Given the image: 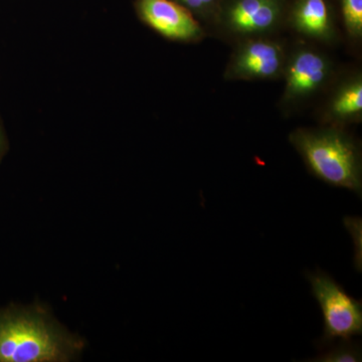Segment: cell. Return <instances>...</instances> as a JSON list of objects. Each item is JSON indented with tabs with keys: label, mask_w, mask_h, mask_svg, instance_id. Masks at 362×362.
<instances>
[{
	"label": "cell",
	"mask_w": 362,
	"mask_h": 362,
	"mask_svg": "<svg viewBox=\"0 0 362 362\" xmlns=\"http://www.w3.org/2000/svg\"><path fill=\"white\" fill-rule=\"evenodd\" d=\"M83 347L42 310L0 312V362L69 361Z\"/></svg>",
	"instance_id": "6da1fadb"
},
{
	"label": "cell",
	"mask_w": 362,
	"mask_h": 362,
	"mask_svg": "<svg viewBox=\"0 0 362 362\" xmlns=\"http://www.w3.org/2000/svg\"><path fill=\"white\" fill-rule=\"evenodd\" d=\"M291 21L298 32L316 39H326L331 33L329 7L326 0H296Z\"/></svg>",
	"instance_id": "ba28073f"
},
{
	"label": "cell",
	"mask_w": 362,
	"mask_h": 362,
	"mask_svg": "<svg viewBox=\"0 0 362 362\" xmlns=\"http://www.w3.org/2000/svg\"><path fill=\"white\" fill-rule=\"evenodd\" d=\"M361 345L351 340H342L337 345H332L329 349L322 352L320 356L311 361L318 362H356L361 361Z\"/></svg>",
	"instance_id": "30bf717a"
},
{
	"label": "cell",
	"mask_w": 362,
	"mask_h": 362,
	"mask_svg": "<svg viewBox=\"0 0 362 362\" xmlns=\"http://www.w3.org/2000/svg\"><path fill=\"white\" fill-rule=\"evenodd\" d=\"M333 115L341 120L357 118L362 111L361 80L347 85L337 95L331 105Z\"/></svg>",
	"instance_id": "9c48e42d"
},
{
	"label": "cell",
	"mask_w": 362,
	"mask_h": 362,
	"mask_svg": "<svg viewBox=\"0 0 362 362\" xmlns=\"http://www.w3.org/2000/svg\"><path fill=\"white\" fill-rule=\"evenodd\" d=\"M140 20L157 33L176 42H194L202 30L194 14L173 0H136Z\"/></svg>",
	"instance_id": "277c9868"
},
{
	"label": "cell",
	"mask_w": 362,
	"mask_h": 362,
	"mask_svg": "<svg viewBox=\"0 0 362 362\" xmlns=\"http://www.w3.org/2000/svg\"><path fill=\"white\" fill-rule=\"evenodd\" d=\"M7 150V141L6 137V133H4V127L2 124L0 122V160L4 157Z\"/></svg>",
	"instance_id": "4fadbf2b"
},
{
	"label": "cell",
	"mask_w": 362,
	"mask_h": 362,
	"mask_svg": "<svg viewBox=\"0 0 362 362\" xmlns=\"http://www.w3.org/2000/svg\"><path fill=\"white\" fill-rule=\"evenodd\" d=\"M290 141L312 175L361 197V152L351 138L334 129L298 130L290 136Z\"/></svg>",
	"instance_id": "7a4b0ae2"
},
{
	"label": "cell",
	"mask_w": 362,
	"mask_h": 362,
	"mask_svg": "<svg viewBox=\"0 0 362 362\" xmlns=\"http://www.w3.org/2000/svg\"><path fill=\"white\" fill-rule=\"evenodd\" d=\"M329 75V64L320 54L301 49L295 54L286 74V98L289 100L309 96L318 90Z\"/></svg>",
	"instance_id": "52a82bcc"
},
{
	"label": "cell",
	"mask_w": 362,
	"mask_h": 362,
	"mask_svg": "<svg viewBox=\"0 0 362 362\" xmlns=\"http://www.w3.org/2000/svg\"><path fill=\"white\" fill-rule=\"evenodd\" d=\"M311 292L322 311L324 332L319 345L327 347L335 340H349L362 333V305L342 286L322 271L307 273Z\"/></svg>",
	"instance_id": "3957f363"
},
{
	"label": "cell",
	"mask_w": 362,
	"mask_h": 362,
	"mask_svg": "<svg viewBox=\"0 0 362 362\" xmlns=\"http://www.w3.org/2000/svg\"><path fill=\"white\" fill-rule=\"evenodd\" d=\"M343 21L347 32L354 37L362 35V0H341Z\"/></svg>",
	"instance_id": "8fae6325"
},
{
	"label": "cell",
	"mask_w": 362,
	"mask_h": 362,
	"mask_svg": "<svg viewBox=\"0 0 362 362\" xmlns=\"http://www.w3.org/2000/svg\"><path fill=\"white\" fill-rule=\"evenodd\" d=\"M185 7L194 16H207L218 13L223 0H173Z\"/></svg>",
	"instance_id": "7c38bea8"
},
{
	"label": "cell",
	"mask_w": 362,
	"mask_h": 362,
	"mask_svg": "<svg viewBox=\"0 0 362 362\" xmlns=\"http://www.w3.org/2000/svg\"><path fill=\"white\" fill-rule=\"evenodd\" d=\"M283 66V51L270 40H252L243 45L230 68L232 77L252 80L277 76Z\"/></svg>",
	"instance_id": "8992f818"
},
{
	"label": "cell",
	"mask_w": 362,
	"mask_h": 362,
	"mask_svg": "<svg viewBox=\"0 0 362 362\" xmlns=\"http://www.w3.org/2000/svg\"><path fill=\"white\" fill-rule=\"evenodd\" d=\"M286 0H226L218 7L221 20L235 33H265L280 23Z\"/></svg>",
	"instance_id": "5b68a950"
}]
</instances>
